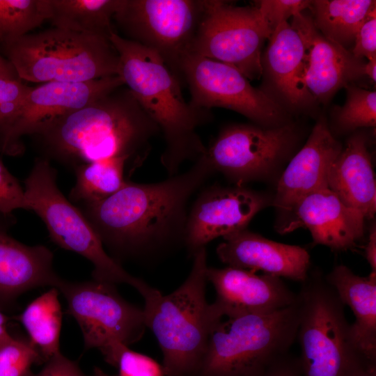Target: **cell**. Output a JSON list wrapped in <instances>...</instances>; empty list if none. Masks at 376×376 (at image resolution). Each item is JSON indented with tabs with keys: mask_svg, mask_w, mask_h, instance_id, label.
Listing matches in <instances>:
<instances>
[{
	"mask_svg": "<svg viewBox=\"0 0 376 376\" xmlns=\"http://www.w3.org/2000/svg\"><path fill=\"white\" fill-rule=\"evenodd\" d=\"M214 173L203 155L183 173L154 183L127 180L80 210L118 263H154L185 246L188 202Z\"/></svg>",
	"mask_w": 376,
	"mask_h": 376,
	"instance_id": "cell-1",
	"label": "cell"
},
{
	"mask_svg": "<svg viewBox=\"0 0 376 376\" xmlns=\"http://www.w3.org/2000/svg\"><path fill=\"white\" fill-rule=\"evenodd\" d=\"M159 131L131 91L121 86L69 113L34 135L43 158L76 167L114 157H136Z\"/></svg>",
	"mask_w": 376,
	"mask_h": 376,
	"instance_id": "cell-2",
	"label": "cell"
},
{
	"mask_svg": "<svg viewBox=\"0 0 376 376\" xmlns=\"http://www.w3.org/2000/svg\"><path fill=\"white\" fill-rule=\"evenodd\" d=\"M109 39L119 55L118 75L163 134L161 163L169 176L176 175L183 163L205 154L197 130L211 120L210 111L185 100L180 80L157 53L116 31Z\"/></svg>",
	"mask_w": 376,
	"mask_h": 376,
	"instance_id": "cell-3",
	"label": "cell"
},
{
	"mask_svg": "<svg viewBox=\"0 0 376 376\" xmlns=\"http://www.w3.org/2000/svg\"><path fill=\"white\" fill-rule=\"evenodd\" d=\"M191 271L174 291L150 287L142 295L145 322L163 354L165 376H196L212 331L223 317L206 299L207 251L196 252Z\"/></svg>",
	"mask_w": 376,
	"mask_h": 376,
	"instance_id": "cell-4",
	"label": "cell"
},
{
	"mask_svg": "<svg viewBox=\"0 0 376 376\" xmlns=\"http://www.w3.org/2000/svg\"><path fill=\"white\" fill-rule=\"evenodd\" d=\"M297 293V338L303 376H358L376 367L357 343L345 305L318 271L308 272Z\"/></svg>",
	"mask_w": 376,
	"mask_h": 376,
	"instance_id": "cell-5",
	"label": "cell"
},
{
	"mask_svg": "<svg viewBox=\"0 0 376 376\" xmlns=\"http://www.w3.org/2000/svg\"><path fill=\"white\" fill-rule=\"evenodd\" d=\"M0 45L21 80L85 82L118 74L119 55L107 36L52 27Z\"/></svg>",
	"mask_w": 376,
	"mask_h": 376,
	"instance_id": "cell-6",
	"label": "cell"
},
{
	"mask_svg": "<svg viewBox=\"0 0 376 376\" xmlns=\"http://www.w3.org/2000/svg\"><path fill=\"white\" fill-rule=\"evenodd\" d=\"M222 320L210 334L196 376H261L296 340L297 299L272 313Z\"/></svg>",
	"mask_w": 376,
	"mask_h": 376,
	"instance_id": "cell-7",
	"label": "cell"
},
{
	"mask_svg": "<svg viewBox=\"0 0 376 376\" xmlns=\"http://www.w3.org/2000/svg\"><path fill=\"white\" fill-rule=\"evenodd\" d=\"M56 179V169L49 161L37 158L24 182L28 210L34 211L42 219L54 243L79 254L93 265V280L113 285L125 283L141 294L148 283L129 274L105 251L89 221L81 210L63 196Z\"/></svg>",
	"mask_w": 376,
	"mask_h": 376,
	"instance_id": "cell-8",
	"label": "cell"
},
{
	"mask_svg": "<svg viewBox=\"0 0 376 376\" xmlns=\"http://www.w3.org/2000/svg\"><path fill=\"white\" fill-rule=\"evenodd\" d=\"M205 0H121L113 16L123 38L157 53L180 79Z\"/></svg>",
	"mask_w": 376,
	"mask_h": 376,
	"instance_id": "cell-9",
	"label": "cell"
},
{
	"mask_svg": "<svg viewBox=\"0 0 376 376\" xmlns=\"http://www.w3.org/2000/svg\"><path fill=\"white\" fill-rule=\"evenodd\" d=\"M272 32L256 6L205 0L190 54L231 65L249 80L258 79L262 49Z\"/></svg>",
	"mask_w": 376,
	"mask_h": 376,
	"instance_id": "cell-10",
	"label": "cell"
},
{
	"mask_svg": "<svg viewBox=\"0 0 376 376\" xmlns=\"http://www.w3.org/2000/svg\"><path fill=\"white\" fill-rule=\"evenodd\" d=\"M298 141L295 126L265 127L232 124L223 127L204 155L214 172L235 185L267 179L291 156Z\"/></svg>",
	"mask_w": 376,
	"mask_h": 376,
	"instance_id": "cell-11",
	"label": "cell"
},
{
	"mask_svg": "<svg viewBox=\"0 0 376 376\" xmlns=\"http://www.w3.org/2000/svg\"><path fill=\"white\" fill-rule=\"evenodd\" d=\"M180 79L188 86L189 102L198 108L230 109L265 127L290 123L283 105L228 64L189 54L181 63Z\"/></svg>",
	"mask_w": 376,
	"mask_h": 376,
	"instance_id": "cell-12",
	"label": "cell"
},
{
	"mask_svg": "<svg viewBox=\"0 0 376 376\" xmlns=\"http://www.w3.org/2000/svg\"><path fill=\"white\" fill-rule=\"evenodd\" d=\"M57 289L80 327L86 349L98 348L103 355L117 343L129 347L143 337L147 328L143 309L125 300L115 285L63 279Z\"/></svg>",
	"mask_w": 376,
	"mask_h": 376,
	"instance_id": "cell-13",
	"label": "cell"
},
{
	"mask_svg": "<svg viewBox=\"0 0 376 376\" xmlns=\"http://www.w3.org/2000/svg\"><path fill=\"white\" fill-rule=\"evenodd\" d=\"M124 85L114 75L85 82H49L33 87L15 111L0 120V153L17 155L21 138L36 135L62 116Z\"/></svg>",
	"mask_w": 376,
	"mask_h": 376,
	"instance_id": "cell-14",
	"label": "cell"
},
{
	"mask_svg": "<svg viewBox=\"0 0 376 376\" xmlns=\"http://www.w3.org/2000/svg\"><path fill=\"white\" fill-rule=\"evenodd\" d=\"M272 201L266 194L244 185H213L203 189L188 212L185 246L189 256L216 238L246 229Z\"/></svg>",
	"mask_w": 376,
	"mask_h": 376,
	"instance_id": "cell-15",
	"label": "cell"
},
{
	"mask_svg": "<svg viewBox=\"0 0 376 376\" xmlns=\"http://www.w3.org/2000/svg\"><path fill=\"white\" fill-rule=\"evenodd\" d=\"M206 277L216 293L212 304L223 318L269 313L297 301V293L275 276L227 266L207 267Z\"/></svg>",
	"mask_w": 376,
	"mask_h": 376,
	"instance_id": "cell-16",
	"label": "cell"
},
{
	"mask_svg": "<svg viewBox=\"0 0 376 376\" xmlns=\"http://www.w3.org/2000/svg\"><path fill=\"white\" fill-rule=\"evenodd\" d=\"M305 49L306 85L315 100L327 103L340 88L364 77L363 60L325 38L303 13L292 17Z\"/></svg>",
	"mask_w": 376,
	"mask_h": 376,
	"instance_id": "cell-17",
	"label": "cell"
},
{
	"mask_svg": "<svg viewBox=\"0 0 376 376\" xmlns=\"http://www.w3.org/2000/svg\"><path fill=\"white\" fill-rule=\"evenodd\" d=\"M324 118L313 127L306 143L291 157L280 178L272 204L290 214L303 197L317 190L328 188L332 164L342 150Z\"/></svg>",
	"mask_w": 376,
	"mask_h": 376,
	"instance_id": "cell-18",
	"label": "cell"
},
{
	"mask_svg": "<svg viewBox=\"0 0 376 376\" xmlns=\"http://www.w3.org/2000/svg\"><path fill=\"white\" fill-rule=\"evenodd\" d=\"M290 214L293 217L281 232H290L304 226L311 233L315 244L333 251L351 249L363 237V216L346 205L329 188L303 197Z\"/></svg>",
	"mask_w": 376,
	"mask_h": 376,
	"instance_id": "cell-19",
	"label": "cell"
},
{
	"mask_svg": "<svg viewBox=\"0 0 376 376\" xmlns=\"http://www.w3.org/2000/svg\"><path fill=\"white\" fill-rule=\"evenodd\" d=\"M14 222L13 214L0 213L1 311L29 290L43 286L58 288L63 280L54 270V255L47 247L27 246L8 234Z\"/></svg>",
	"mask_w": 376,
	"mask_h": 376,
	"instance_id": "cell-20",
	"label": "cell"
},
{
	"mask_svg": "<svg viewBox=\"0 0 376 376\" xmlns=\"http://www.w3.org/2000/svg\"><path fill=\"white\" fill-rule=\"evenodd\" d=\"M227 266L303 282L310 269V256L301 246L270 240L246 229L224 237L216 249Z\"/></svg>",
	"mask_w": 376,
	"mask_h": 376,
	"instance_id": "cell-21",
	"label": "cell"
},
{
	"mask_svg": "<svg viewBox=\"0 0 376 376\" xmlns=\"http://www.w3.org/2000/svg\"><path fill=\"white\" fill-rule=\"evenodd\" d=\"M261 63L270 95L281 105L301 109L313 104L315 100L305 81L304 45L288 22L272 31Z\"/></svg>",
	"mask_w": 376,
	"mask_h": 376,
	"instance_id": "cell-22",
	"label": "cell"
},
{
	"mask_svg": "<svg viewBox=\"0 0 376 376\" xmlns=\"http://www.w3.org/2000/svg\"><path fill=\"white\" fill-rule=\"evenodd\" d=\"M328 188L348 207L371 219L376 212V182L368 139L355 133L347 141L329 173Z\"/></svg>",
	"mask_w": 376,
	"mask_h": 376,
	"instance_id": "cell-23",
	"label": "cell"
},
{
	"mask_svg": "<svg viewBox=\"0 0 376 376\" xmlns=\"http://www.w3.org/2000/svg\"><path fill=\"white\" fill-rule=\"evenodd\" d=\"M325 278L345 306L353 312L354 338L366 358L376 364V272L361 276L340 265Z\"/></svg>",
	"mask_w": 376,
	"mask_h": 376,
	"instance_id": "cell-24",
	"label": "cell"
},
{
	"mask_svg": "<svg viewBox=\"0 0 376 376\" xmlns=\"http://www.w3.org/2000/svg\"><path fill=\"white\" fill-rule=\"evenodd\" d=\"M375 8L376 1L373 0H314L308 9L315 27L325 38L346 48L354 43L360 26Z\"/></svg>",
	"mask_w": 376,
	"mask_h": 376,
	"instance_id": "cell-25",
	"label": "cell"
},
{
	"mask_svg": "<svg viewBox=\"0 0 376 376\" xmlns=\"http://www.w3.org/2000/svg\"><path fill=\"white\" fill-rule=\"evenodd\" d=\"M121 0H48L53 27L109 37Z\"/></svg>",
	"mask_w": 376,
	"mask_h": 376,
	"instance_id": "cell-26",
	"label": "cell"
},
{
	"mask_svg": "<svg viewBox=\"0 0 376 376\" xmlns=\"http://www.w3.org/2000/svg\"><path fill=\"white\" fill-rule=\"evenodd\" d=\"M18 320L45 361L60 352L62 311L57 288H52L31 301Z\"/></svg>",
	"mask_w": 376,
	"mask_h": 376,
	"instance_id": "cell-27",
	"label": "cell"
},
{
	"mask_svg": "<svg viewBox=\"0 0 376 376\" xmlns=\"http://www.w3.org/2000/svg\"><path fill=\"white\" fill-rule=\"evenodd\" d=\"M128 157H114L76 167V184L70 198L81 204L96 202L118 191L127 182L124 178Z\"/></svg>",
	"mask_w": 376,
	"mask_h": 376,
	"instance_id": "cell-28",
	"label": "cell"
},
{
	"mask_svg": "<svg viewBox=\"0 0 376 376\" xmlns=\"http://www.w3.org/2000/svg\"><path fill=\"white\" fill-rule=\"evenodd\" d=\"M48 19V0H0V43L29 33Z\"/></svg>",
	"mask_w": 376,
	"mask_h": 376,
	"instance_id": "cell-29",
	"label": "cell"
},
{
	"mask_svg": "<svg viewBox=\"0 0 376 376\" xmlns=\"http://www.w3.org/2000/svg\"><path fill=\"white\" fill-rule=\"evenodd\" d=\"M347 98L334 109L335 125L340 132L354 131L376 125V93L351 84L345 87Z\"/></svg>",
	"mask_w": 376,
	"mask_h": 376,
	"instance_id": "cell-30",
	"label": "cell"
},
{
	"mask_svg": "<svg viewBox=\"0 0 376 376\" xmlns=\"http://www.w3.org/2000/svg\"><path fill=\"white\" fill-rule=\"evenodd\" d=\"M103 357L108 363L118 369L120 376H165L162 366L157 362L120 343Z\"/></svg>",
	"mask_w": 376,
	"mask_h": 376,
	"instance_id": "cell-31",
	"label": "cell"
},
{
	"mask_svg": "<svg viewBox=\"0 0 376 376\" xmlns=\"http://www.w3.org/2000/svg\"><path fill=\"white\" fill-rule=\"evenodd\" d=\"M43 361L30 340L13 338L0 348V376H26L33 363Z\"/></svg>",
	"mask_w": 376,
	"mask_h": 376,
	"instance_id": "cell-32",
	"label": "cell"
},
{
	"mask_svg": "<svg viewBox=\"0 0 376 376\" xmlns=\"http://www.w3.org/2000/svg\"><path fill=\"white\" fill-rule=\"evenodd\" d=\"M311 1L308 0H260L257 1L258 8L264 20L273 31L279 24L288 22L309 8Z\"/></svg>",
	"mask_w": 376,
	"mask_h": 376,
	"instance_id": "cell-33",
	"label": "cell"
},
{
	"mask_svg": "<svg viewBox=\"0 0 376 376\" xmlns=\"http://www.w3.org/2000/svg\"><path fill=\"white\" fill-rule=\"evenodd\" d=\"M17 209L28 210L24 189L0 158V213L12 214Z\"/></svg>",
	"mask_w": 376,
	"mask_h": 376,
	"instance_id": "cell-34",
	"label": "cell"
},
{
	"mask_svg": "<svg viewBox=\"0 0 376 376\" xmlns=\"http://www.w3.org/2000/svg\"><path fill=\"white\" fill-rule=\"evenodd\" d=\"M352 54L363 60L376 58V8L360 26L355 36Z\"/></svg>",
	"mask_w": 376,
	"mask_h": 376,
	"instance_id": "cell-35",
	"label": "cell"
},
{
	"mask_svg": "<svg viewBox=\"0 0 376 376\" xmlns=\"http://www.w3.org/2000/svg\"><path fill=\"white\" fill-rule=\"evenodd\" d=\"M26 376H86L77 363L68 359L61 352L54 355L47 361L38 373L31 371Z\"/></svg>",
	"mask_w": 376,
	"mask_h": 376,
	"instance_id": "cell-36",
	"label": "cell"
},
{
	"mask_svg": "<svg viewBox=\"0 0 376 376\" xmlns=\"http://www.w3.org/2000/svg\"><path fill=\"white\" fill-rule=\"evenodd\" d=\"M33 87L26 86L21 79L0 78V104L21 103Z\"/></svg>",
	"mask_w": 376,
	"mask_h": 376,
	"instance_id": "cell-37",
	"label": "cell"
},
{
	"mask_svg": "<svg viewBox=\"0 0 376 376\" xmlns=\"http://www.w3.org/2000/svg\"><path fill=\"white\" fill-rule=\"evenodd\" d=\"M261 376H303L298 357L289 353L273 363Z\"/></svg>",
	"mask_w": 376,
	"mask_h": 376,
	"instance_id": "cell-38",
	"label": "cell"
},
{
	"mask_svg": "<svg viewBox=\"0 0 376 376\" xmlns=\"http://www.w3.org/2000/svg\"><path fill=\"white\" fill-rule=\"evenodd\" d=\"M365 256L371 267V272H376V228L373 225L369 230L365 247Z\"/></svg>",
	"mask_w": 376,
	"mask_h": 376,
	"instance_id": "cell-39",
	"label": "cell"
},
{
	"mask_svg": "<svg viewBox=\"0 0 376 376\" xmlns=\"http://www.w3.org/2000/svg\"><path fill=\"white\" fill-rule=\"evenodd\" d=\"M0 78L20 79L12 64L0 53Z\"/></svg>",
	"mask_w": 376,
	"mask_h": 376,
	"instance_id": "cell-40",
	"label": "cell"
},
{
	"mask_svg": "<svg viewBox=\"0 0 376 376\" xmlns=\"http://www.w3.org/2000/svg\"><path fill=\"white\" fill-rule=\"evenodd\" d=\"M7 317L0 310V348L11 341L13 337L7 329Z\"/></svg>",
	"mask_w": 376,
	"mask_h": 376,
	"instance_id": "cell-41",
	"label": "cell"
},
{
	"mask_svg": "<svg viewBox=\"0 0 376 376\" xmlns=\"http://www.w3.org/2000/svg\"><path fill=\"white\" fill-rule=\"evenodd\" d=\"M364 76H367L373 81H376V58H373L368 60L363 66Z\"/></svg>",
	"mask_w": 376,
	"mask_h": 376,
	"instance_id": "cell-42",
	"label": "cell"
},
{
	"mask_svg": "<svg viewBox=\"0 0 376 376\" xmlns=\"http://www.w3.org/2000/svg\"><path fill=\"white\" fill-rule=\"evenodd\" d=\"M358 376H376V367L368 368Z\"/></svg>",
	"mask_w": 376,
	"mask_h": 376,
	"instance_id": "cell-43",
	"label": "cell"
},
{
	"mask_svg": "<svg viewBox=\"0 0 376 376\" xmlns=\"http://www.w3.org/2000/svg\"><path fill=\"white\" fill-rule=\"evenodd\" d=\"M93 376H107L100 368H94Z\"/></svg>",
	"mask_w": 376,
	"mask_h": 376,
	"instance_id": "cell-44",
	"label": "cell"
}]
</instances>
